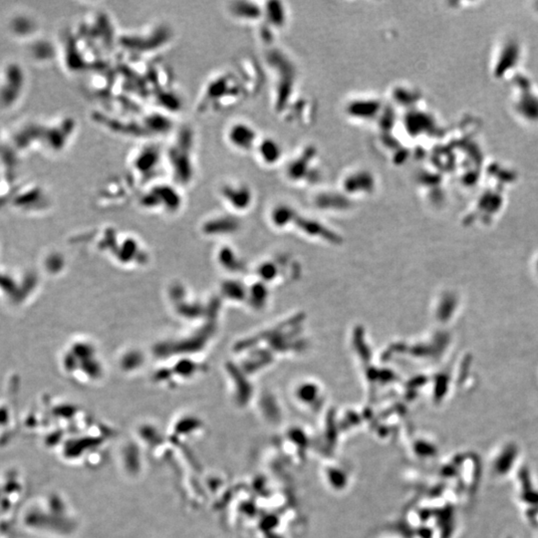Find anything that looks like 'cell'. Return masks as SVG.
Returning a JSON list of instances; mask_svg holds the SVG:
<instances>
[{
    "label": "cell",
    "instance_id": "obj_4",
    "mask_svg": "<svg viewBox=\"0 0 538 538\" xmlns=\"http://www.w3.org/2000/svg\"><path fill=\"white\" fill-rule=\"evenodd\" d=\"M181 187L173 181L157 180L145 186L139 198L140 204L148 209L174 213L179 211L183 202Z\"/></svg>",
    "mask_w": 538,
    "mask_h": 538
},
{
    "label": "cell",
    "instance_id": "obj_3",
    "mask_svg": "<svg viewBox=\"0 0 538 538\" xmlns=\"http://www.w3.org/2000/svg\"><path fill=\"white\" fill-rule=\"evenodd\" d=\"M238 88L234 76L230 72H219L210 77L202 88L198 104L201 114L220 112L234 105Z\"/></svg>",
    "mask_w": 538,
    "mask_h": 538
},
{
    "label": "cell",
    "instance_id": "obj_2",
    "mask_svg": "<svg viewBox=\"0 0 538 538\" xmlns=\"http://www.w3.org/2000/svg\"><path fill=\"white\" fill-rule=\"evenodd\" d=\"M128 167L136 184L146 186L159 180V172L166 170L165 147L152 142L139 145L129 155Z\"/></svg>",
    "mask_w": 538,
    "mask_h": 538
},
{
    "label": "cell",
    "instance_id": "obj_6",
    "mask_svg": "<svg viewBox=\"0 0 538 538\" xmlns=\"http://www.w3.org/2000/svg\"><path fill=\"white\" fill-rule=\"evenodd\" d=\"M217 193L226 206L235 210L247 208L252 199L250 187L238 179H228L221 181Z\"/></svg>",
    "mask_w": 538,
    "mask_h": 538
},
{
    "label": "cell",
    "instance_id": "obj_5",
    "mask_svg": "<svg viewBox=\"0 0 538 538\" xmlns=\"http://www.w3.org/2000/svg\"><path fill=\"white\" fill-rule=\"evenodd\" d=\"M224 138L226 145L240 153L253 150L258 142L253 127L245 121H233L224 129Z\"/></svg>",
    "mask_w": 538,
    "mask_h": 538
},
{
    "label": "cell",
    "instance_id": "obj_1",
    "mask_svg": "<svg viewBox=\"0 0 538 538\" xmlns=\"http://www.w3.org/2000/svg\"><path fill=\"white\" fill-rule=\"evenodd\" d=\"M196 130L191 125L177 129L167 147H165L166 171L171 181L183 189L195 182L198 176Z\"/></svg>",
    "mask_w": 538,
    "mask_h": 538
}]
</instances>
